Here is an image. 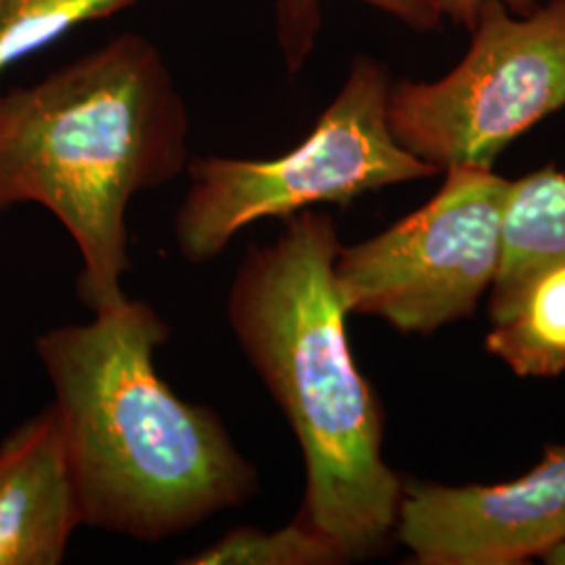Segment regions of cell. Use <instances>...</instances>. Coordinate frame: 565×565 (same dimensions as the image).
I'll return each instance as SVG.
<instances>
[{"label":"cell","mask_w":565,"mask_h":565,"mask_svg":"<svg viewBox=\"0 0 565 565\" xmlns=\"http://www.w3.org/2000/svg\"><path fill=\"white\" fill-rule=\"evenodd\" d=\"M168 327L126 300L36 340L55 390L84 525L162 543L258 492V471L207 406L184 403L153 363Z\"/></svg>","instance_id":"cell-1"},{"label":"cell","mask_w":565,"mask_h":565,"mask_svg":"<svg viewBox=\"0 0 565 565\" xmlns=\"http://www.w3.org/2000/svg\"><path fill=\"white\" fill-rule=\"evenodd\" d=\"M340 249L323 212L285 218L277 242L245 254L226 319L302 446L303 522L350 562L392 541L403 482L385 465L382 408L345 335Z\"/></svg>","instance_id":"cell-2"},{"label":"cell","mask_w":565,"mask_h":565,"mask_svg":"<svg viewBox=\"0 0 565 565\" xmlns=\"http://www.w3.org/2000/svg\"><path fill=\"white\" fill-rule=\"evenodd\" d=\"M189 111L162 51L124 32L49 78L0 95V214L39 203L81 249L93 315L128 298L126 212L189 163Z\"/></svg>","instance_id":"cell-3"},{"label":"cell","mask_w":565,"mask_h":565,"mask_svg":"<svg viewBox=\"0 0 565 565\" xmlns=\"http://www.w3.org/2000/svg\"><path fill=\"white\" fill-rule=\"evenodd\" d=\"M390 88L384 65L359 55L338 97L291 151L273 160H189L191 186L174 216L182 258L210 263L249 224L285 221L317 203L345 205L364 193L438 174L394 139Z\"/></svg>","instance_id":"cell-4"},{"label":"cell","mask_w":565,"mask_h":565,"mask_svg":"<svg viewBox=\"0 0 565 565\" xmlns=\"http://www.w3.org/2000/svg\"><path fill=\"white\" fill-rule=\"evenodd\" d=\"M463 60L445 78L392 84L398 145L438 172L486 168L509 142L565 107V0L515 15L484 0Z\"/></svg>","instance_id":"cell-5"},{"label":"cell","mask_w":565,"mask_h":565,"mask_svg":"<svg viewBox=\"0 0 565 565\" xmlns=\"http://www.w3.org/2000/svg\"><path fill=\"white\" fill-rule=\"evenodd\" d=\"M511 182L486 168H450L443 189L387 231L335 260L348 312L403 333H431L469 317L503 258Z\"/></svg>","instance_id":"cell-6"},{"label":"cell","mask_w":565,"mask_h":565,"mask_svg":"<svg viewBox=\"0 0 565 565\" xmlns=\"http://www.w3.org/2000/svg\"><path fill=\"white\" fill-rule=\"evenodd\" d=\"M394 534L424 565H515L565 541V445L497 486H403Z\"/></svg>","instance_id":"cell-7"},{"label":"cell","mask_w":565,"mask_h":565,"mask_svg":"<svg viewBox=\"0 0 565 565\" xmlns=\"http://www.w3.org/2000/svg\"><path fill=\"white\" fill-rule=\"evenodd\" d=\"M84 525L60 413L49 404L0 445V565H57Z\"/></svg>","instance_id":"cell-8"},{"label":"cell","mask_w":565,"mask_h":565,"mask_svg":"<svg viewBox=\"0 0 565 565\" xmlns=\"http://www.w3.org/2000/svg\"><path fill=\"white\" fill-rule=\"evenodd\" d=\"M559 264H565V174L546 166L511 182L503 258L492 282V321H503L525 287Z\"/></svg>","instance_id":"cell-9"},{"label":"cell","mask_w":565,"mask_h":565,"mask_svg":"<svg viewBox=\"0 0 565 565\" xmlns=\"http://www.w3.org/2000/svg\"><path fill=\"white\" fill-rule=\"evenodd\" d=\"M486 348L520 377L565 371V264L530 282L515 308L486 338Z\"/></svg>","instance_id":"cell-10"},{"label":"cell","mask_w":565,"mask_h":565,"mask_svg":"<svg viewBox=\"0 0 565 565\" xmlns=\"http://www.w3.org/2000/svg\"><path fill=\"white\" fill-rule=\"evenodd\" d=\"M141 0H0V76L86 21L107 20Z\"/></svg>","instance_id":"cell-11"},{"label":"cell","mask_w":565,"mask_h":565,"mask_svg":"<svg viewBox=\"0 0 565 565\" xmlns=\"http://www.w3.org/2000/svg\"><path fill=\"white\" fill-rule=\"evenodd\" d=\"M342 551L302 518L277 532L243 525L221 541L189 555L186 565H331L343 564Z\"/></svg>","instance_id":"cell-12"},{"label":"cell","mask_w":565,"mask_h":565,"mask_svg":"<svg viewBox=\"0 0 565 565\" xmlns=\"http://www.w3.org/2000/svg\"><path fill=\"white\" fill-rule=\"evenodd\" d=\"M401 21L415 32H434L445 20L436 0H356ZM323 0H277V42L291 74L315 53L323 23Z\"/></svg>","instance_id":"cell-13"},{"label":"cell","mask_w":565,"mask_h":565,"mask_svg":"<svg viewBox=\"0 0 565 565\" xmlns=\"http://www.w3.org/2000/svg\"><path fill=\"white\" fill-rule=\"evenodd\" d=\"M443 15L459 25L471 30L478 20V11L484 4V0H436ZM509 11L515 15H527L539 7V0H503Z\"/></svg>","instance_id":"cell-14"},{"label":"cell","mask_w":565,"mask_h":565,"mask_svg":"<svg viewBox=\"0 0 565 565\" xmlns=\"http://www.w3.org/2000/svg\"><path fill=\"white\" fill-rule=\"evenodd\" d=\"M545 562L546 564L565 565V541L546 555Z\"/></svg>","instance_id":"cell-15"}]
</instances>
